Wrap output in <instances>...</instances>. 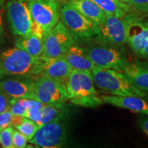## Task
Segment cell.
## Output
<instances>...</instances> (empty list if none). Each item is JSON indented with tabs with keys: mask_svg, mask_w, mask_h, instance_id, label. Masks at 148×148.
<instances>
[{
	"mask_svg": "<svg viewBox=\"0 0 148 148\" xmlns=\"http://www.w3.org/2000/svg\"><path fill=\"white\" fill-rule=\"evenodd\" d=\"M30 33L34 34V36H38V38L42 39L44 36V34H45V31H44L43 28H42L40 24H38L36 21L32 20V25H31L30 28Z\"/></svg>",
	"mask_w": 148,
	"mask_h": 148,
	"instance_id": "f546056e",
	"label": "cell"
},
{
	"mask_svg": "<svg viewBox=\"0 0 148 148\" xmlns=\"http://www.w3.org/2000/svg\"><path fill=\"white\" fill-rule=\"evenodd\" d=\"M6 10L12 33L18 37L29 34L32 18L27 0H10L6 4Z\"/></svg>",
	"mask_w": 148,
	"mask_h": 148,
	"instance_id": "52a82bcc",
	"label": "cell"
},
{
	"mask_svg": "<svg viewBox=\"0 0 148 148\" xmlns=\"http://www.w3.org/2000/svg\"><path fill=\"white\" fill-rule=\"evenodd\" d=\"M15 128L23 135H25L28 140H29L34 137L39 127L34 121H32L28 118L25 117L23 121L19 125L16 126Z\"/></svg>",
	"mask_w": 148,
	"mask_h": 148,
	"instance_id": "7402d4cb",
	"label": "cell"
},
{
	"mask_svg": "<svg viewBox=\"0 0 148 148\" xmlns=\"http://www.w3.org/2000/svg\"><path fill=\"white\" fill-rule=\"evenodd\" d=\"M33 21L49 30L58 23L60 18L57 0H27Z\"/></svg>",
	"mask_w": 148,
	"mask_h": 148,
	"instance_id": "9c48e42d",
	"label": "cell"
},
{
	"mask_svg": "<svg viewBox=\"0 0 148 148\" xmlns=\"http://www.w3.org/2000/svg\"><path fill=\"white\" fill-rule=\"evenodd\" d=\"M4 1L5 0H0V6H1L3 4V3H4Z\"/></svg>",
	"mask_w": 148,
	"mask_h": 148,
	"instance_id": "e575fe53",
	"label": "cell"
},
{
	"mask_svg": "<svg viewBox=\"0 0 148 148\" xmlns=\"http://www.w3.org/2000/svg\"><path fill=\"white\" fill-rule=\"evenodd\" d=\"M44 105H45L44 103L39 101L36 105L29 108L27 110V112H25V116H25L26 118H28V119L32 120V121H34L37 124L40 121V119H41V110L42 107L44 106Z\"/></svg>",
	"mask_w": 148,
	"mask_h": 148,
	"instance_id": "d4e9b609",
	"label": "cell"
},
{
	"mask_svg": "<svg viewBox=\"0 0 148 148\" xmlns=\"http://www.w3.org/2000/svg\"><path fill=\"white\" fill-rule=\"evenodd\" d=\"M126 42L135 54L140 56L148 38V19L127 13Z\"/></svg>",
	"mask_w": 148,
	"mask_h": 148,
	"instance_id": "4fadbf2b",
	"label": "cell"
},
{
	"mask_svg": "<svg viewBox=\"0 0 148 148\" xmlns=\"http://www.w3.org/2000/svg\"><path fill=\"white\" fill-rule=\"evenodd\" d=\"M106 14L123 18L128 13L131 7L119 0H91Z\"/></svg>",
	"mask_w": 148,
	"mask_h": 148,
	"instance_id": "ffe728a7",
	"label": "cell"
},
{
	"mask_svg": "<svg viewBox=\"0 0 148 148\" xmlns=\"http://www.w3.org/2000/svg\"><path fill=\"white\" fill-rule=\"evenodd\" d=\"M68 99L97 95L92 71L72 70L66 81Z\"/></svg>",
	"mask_w": 148,
	"mask_h": 148,
	"instance_id": "30bf717a",
	"label": "cell"
},
{
	"mask_svg": "<svg viewBox=\"0 0 148 148\" xmlns=\"http://www.w3.org/2000/svg\"><path fill=\"white\" fill-rule=\"evenodd\" d=\"M62 106H55V105H44L41 112L42 116L40 121L37 123L38 127L57 119H62V111L61 110Z\"/></svg>",
	"mask_w": 148,
	"mask_h": 148,
	"instance_id": "44dd1931",
	"label": "cell"
},
{
	"mask_svg": "<svg viewBox=\"0 0 148 148\" xmlns=\"http://www.w3.org/2000/svg\"><path fill=\"white\" fill-rule=\"evenodd\" d=\"M84 49L90 60L97 67L120 71H123L128 63L123 53L115 48L92 46Z\"/></svg>",
	"mask_w": 148,
	"mask_h": 148,
	"instance_id": "ba28073f",
	"label": "cell"
},
{
	"mask_svg": "<svg viewBox=\"0 0 148 148\" xmlns=\"http://www.w3.org/2000/svg\"><path fill=\"white\" fill-rule=\"evenodd\" d=\"M28 140L26 136L17 130H14L12 135V144L14 148H23L27 145V141Z\"/></svg>",
	"mask_w": 148,
	"mask_h": 148,
	"instance_id": "484cf974",
	"label": "cell"
},
{
	"mask_svg": "<svg viewBox=\"0 0 148 148\" xmlns=\"http://www.w3.org/2000/svg\"><path fill=\"white\" fill-rule=\"evenodd\" d=\"M92 73L95 86L101 91L112 95L146 96L144 91L135 87L124 74L119 71L95 66Z\"/></svg>",
	"mask_w": 148,
	"mask_h": 148,
	"instance_id": "6da1fadb",
	"label": "cell"
},
{
	"mask_svg": "<svg viewBox=\"0 0 148 148\" xmlns=\"http://www.w3.org/2000/svg\"><path fill=\"white\" fill-rule=\"evenodd\" d=\"M120 1H121V2H123V3H127L128 4L129 3V1L130 0H119Z\"/></svg>",
	"mask_w": 148,
	"mask_h": 148,
	"instance_id": "836d02e7",
	"label": "cell"
},
{
	"mask_svg": "<svg viewBox=\"0 0 148 148\" xmlns=\"http://www.w3.org/2000/svg\"><path fill=\"white\" fill-rule=\"evenodd\" d=\"M64 58L73 70L92 71L96 66L88 57L84 47H79L77 43L69 48Z\"/></svg>",
	"mask_w": 148,
	"mask_h": 148,
	"instance_id": "2e32d148",
	"label": "cell"
},
{
	"mask_svg": "<svg viewBox=\"0 0 148 148\" xmlns=\"http://www.w3.org/2000/svg\"><path fill=\"white\" fill-rule=\"evenodd\" d=\"M14 127L10 125L3 128L0 132V144L3 147L12 148V135L14 132Z\"/></svg>",
	"mask_w": 148,
	"mask_h": 148,
	"instance_id": "cb8c5ba5",
	"label": "cell"
},
{
	"mask_svg": "<svg viewBox=\"0 0 148 148\" xmlns=\"http://www.w3.org/2000/svg\"><path fill=\"white\" fill-rule=\"evenodd\" d=\"M10 97L4 90L0 88V114L10 110L12 100Z\"/></svg>",
	"mask_w": 148,
	"mask_h": 148,
	"instance_id": "83f0119b",
	"label": "cell"
},
{
	"mask_svg": "<svg viewBox=\"0 0 148 148\" xmlns=\"http://www.w3.org/2000/svg\"><path fill=\"white\" fill-rule=\"evenodd\" d=\"M1 130H2V129H1V128H0V132H1Z\"/></svg>",
	"mask_w": 148,
	"mask_h": 148,
	"instance_id": "d590c367",
	"label": "cell"
},
{
	"mask_svg": "<svg viewBox=\"0 0 148 148\" xmlns=\"http://www.w3.org/2000/svg\"><path fill=\"white\" fill-rule=\"evenodd\" d=\"M0 88L14 99H31L35 100L34 82L29 80L8 79L0 82Z\"/></svg>",
	"mask_w": 148,
	"mask_h": 148,
	"instance_id": "9a60e30c",
	"label": "cell"
},
{
	"mask_svg": "<svg viewBox=\"0 0 148 148\" xmlns=\"http://www.w3.org/2000/svg\"><path fill=\"white\" fill-rule=\"evenodd\" d=\"M72 68L64 57L48 58L40 56L37 60L32 75L50 77L66 84Z\"/></svg>",
	"mask_w": 148,
	"mask_h": 148,
	"instance_id": "8fae6325",
	"label": "cell"
},
{
	"mask_svg": "<svg viewBox=\"0 0 148 148\" xmlns=\"http://www.w3.org/2000/svg\"><path fill=\"white\" fill-rule=\"evenodd\" d=\"M71 102L75 105L88 108H95L103 103L101 97L97 95H89L86 97L71 99Z\"/></svg>",
	"mask_w": 148,
	"mask_h": 148,
	"instance_id": "603a6c76",
	"label": "cell"
},
{
	"mask_svg": "<svg viewBox=\"0 0 148 148\" xmlns=\"http://www.w3.org/2000/svg\"><path fill=\"white\" fill-rule=\"evenodd\" d=\"M68 2L98 25L106 18V14L91 0H69Z\"/></svg>",
	"mask_w": 148,
	"mask_h": 148,
	"instance_id": "ac0fdd59",
	"label": "cell"
},
{
	"mask_svg": "<svg viewBox=\"0 0 148 148\" xmlns=\"http://www.w3.org/2000/svg\"><path fill=\"white\" fill-rule=\"evenodd\" d=\"M101 41L108 45L120 46L126 42L127 22L123 18L106 14L102 23L98 25Z\"/></svg>",
	"mask_w": 148,
	"mask_h": 148,
	"instance_id": "7c38bea8",
	"label": "cell"
},
{
	"mask_svg": "<svg viewBox=\"0 0 148 148\" xmlns=\"http://www.w3.org/2000/svg\"><path fill=\"white\" fill-rule=\"evenodd\" d=\"M60 17L77 43L99 38L98 25L83 15L69 2L60 9Z\"/></svg>",
	"mask_w": 148,
	"mask_h": 148,
	"instance_id": "7a4b0ae2",
	"label": "cell"
},
{
	"mask_svg": "<svg viewBox=\"0 0 148 148\" xmlns=\"http://www.w3.org/2000/svg\"><path fill=\"white\" fill-rule=\"evenodd\" d=\"M123 73L135 87L148 92V67L137 63H127Z\"/></svg>",
	"mask_w": 148,
	"mask_h": 148,
	"instance_id": "e0dca14e",
	"label": "cell"
},
{
	"mask_svg": "<svg viewBox=\"0 0 148 148\" xmlns=\"http://www.w3.org/2000/svg\"><path fill=\"white\" fill-rule=\"evenodd\" d=\"M15 47L23 49L32 56L38 58L42 55L43 43L42 39L29 33L25 36H18L16 40Z\"/></svg>",
	"mask_w": 148,
	"mask_h": 148,
	"instance_id": "d6986e66",
	"label": "cell"
},
{
	"mask_svg": "<svg viewBox=\"0 0 148 148\" xmlns=\"http://www.w3.org/2000/svg\"><path fill=\"white\" fill-rule=\"evenodd\" d=\"M42 56L48 58L64 57L75 40L62 21H59L53 28L46 31L42 38Z\"/></svg>",
	"mask_w": 148,
	"mask_h": 148,
	"instance_id": "277c9868",
	"label": "cell"
},
{
	"mask_svg": "<svg viewBox=\"0 0 148 148\" xmlns=\"http://www.w3.org/2000/svg\"><path fill=\"white\" fill-rule=\"evenodd\" d=\"M35 100L46 105L62 106L67 100L65 84L46 76H40L34 82Z\"/></svg>",
	"mask_w": 148,
	"mask_h": 148,
	"instance_id": "5b68a950",
	"label": "cell"
},
{
	"mask_svg": "<svg viewBox=\"0 0 148 148\" xmlns=\"http://www.w3.org/2000/svg\"><path fill=\"white\" fill-rule=\"evenodd\" d=\"M57 1H58V0H57Z\"/></svg>",
	"mask_w": 148,
	"mask_h": 148,
	"instance_id": "8d00e7d4",
	"label": "cell"
},
{
	"mask_svg": "<svg viewBox=\"0 0 148 148\" xmlns=\"http://www.w3.org/2000/svg\"><path fill=\"white\" fill-rule=\"evenodd\" d=\"M62 119H57L38 128L30 143L38 147L56 148L62 147L66 141V127Z\"/></svg>",
	"mask_w": 148,
	"mask_h": 148,
	"instance_id": "8992f818",
	"label": "cell"
},
{
	"mask_svg": "<svg viewBox=\"0 0 148 148\" xmlns=\"http://www.w3.org/2000/svg\"><path fill=\"white\" fill-rule=\"evenodd\" d=\"M3 11L2 9L0 8V40L2 38L3 34Z\"/></svg>",
	"mask_w": 148,
	"mask_h": 148,
	"instance_id": "1f68e13d",
	"label": "cell"
},
{
	"mask_svg": "<svg viewBox=\"0 0 148 148\" xmlns=\"http://www.w3.org/2000/svg\"><path fill=\"white\" fill-rule=\"evenodd\" d=\"M139 56L143 57V58H148V38H147V42H146L145 45L144 46L143 50H142Z\"/></svg>",
	"mask_w": 148,
	"mask_h": 148,
	"instance_id": "d6a6232c",
	"label": "cell"
},
{
	"mask_svg": "<svg viewBox=\"0 0 148 148\" xmlns=\"http://www.w3.org/2000/svg\"><path fill=\"white\" fill-rule=\"evenodd\" d=\"M128 5L139 12L148 13V0H130Z\"/></svg>",
	"mask_w": 148,
	"mask_h": 148,
	"instance_id": "f1b7e54d",
	"label": "cell"
},
{
	"mask_svg": "<svg viewBox=\"0 0 148 148\" xmlns=\"http://www.w3.org/2000/svg\"><path fill=\"white\" fill-rule=\"evenodd\" d=\"M14 115L10 110L0 114V128L3 129L13 124Z\"/></svg>",
	"mask_w": 148,
	"mask_h": 148,
	"instance_id": "4316f807",
	"label": "cell"
},
{
	"mask_svg": "<svg viewBox=\"0 0 148 148\" xmlns=\"http://www.w3.org/2000/svg\"><path fill=\"white\" fill-rule=\"evenodd\" d=\"M38 58L16 47L7 49L0 54V77L32 75Z\"/></svg>",
	"mask_w": 148,
	"mask_h": 148,
	"instance_id": "3957f363",
	"label": "cell"
},
{
	"mask_svg": "<svg viewBox=\"0 0 148 148\" xmlns=\"http://www.w3.org/2000/svg\"><path fill=\"white\" fill-rule=\"evenodd\" d=\"M103 103H108L118 108L127 109L148 116V102L138 96L101 95Z\"/></svg>",
	"mask_w": 148,
	"mask_h": 148,
	"instance_id": "5bb4252c",
	"label": "cell"
},
{
	"mask_svg": "<svg viewBox=\"0 0 148 148\" xmlns=\"http://www.w3.org/2000/svg\"><path fill=\"white\" fill-rule=\"evenodd\" d=\"M138 125L148 136V116H140L138 119Z\"/></svg>",
	"mask_w": 148,
	"mask_h": 148,
	"instance_id": "4dcf8cb0",
	"label": "cell"
}]
</instances>
